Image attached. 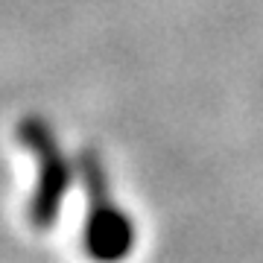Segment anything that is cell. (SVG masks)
Masks as SVG:
<instances>
[{
    "label": "cell",
    "mask_w": 263,
    "mask_h": 263,
    "mask_svg": "<svg viewBox=\"0 0 263 263\" xmlns=\"http://www.w3.org/2000/svg\"><path fill=\"white\" fill-rule=\"evenodd\" d=\"M21 143L35 158V187L29 196V222L38 231L56 226L59 211L65 205V196L73 184V164L56 141V132L41 117H24L18 126Z\"/></svg>",
    "instance_id": "1"
},
{
    "label": "cell",
    "mask_w": 263,
    "mask_h": 263,
    "mask_svg": "<svg viewBox=\"0 0 263 263\" xmlns=\"http://www.w3.org/2000/svg\"><path fill=\"white\" fill-rule=\"evenodd\" d=\"M79 176L88 196V216H85V249L97 260H120L135 246V226L108 193L103 161L94 149L79 152Z\"/></svg>",
    "instance_id": "2"
}]
</instances>
